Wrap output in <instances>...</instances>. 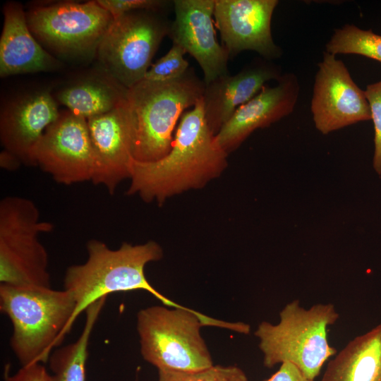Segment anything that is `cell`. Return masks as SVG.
Wrapping results in <instances>:
<instances>
[{
    "mask_svg": "<svg viewBox=\"0 0 381 381\" xmlns=\"http://www.w3.org/2000/svg\"><path fill=\"white\" fill-rule=\"evenodd\" d=\"M227 157L207 123L202 98L181 116L166 156L152 162L133 159L126 195L162 205L171 196L201 188L219 177Z\"/></svg>",
    "mask_w": 381,
    "mask_h": 381,
    "instance_id": "1",
    "label": "cell"
},
{
    "mask_svg": "<svg viewBox=\"0 0 381 381\" xmlns=\"http://www.w3.org/2000/svg\"><path fill=\"white\" fill-rule=\"evenodd\" d=\"M86 250V261L68 267L64 278V289L72 294L76 304L74 322L90 305L116 292L146 291L167 307L183 306L158 291L145 277L146 265L163 257L162 248L157 242L123 243L114 250L99 240L91 239L87 242Z\"/></svg>",
    "mask_w": 381,
    "mask_h": 381,
    "instance_id": "2",
    "label": "cell"
},
{
    "mask_svg": "<svg viewBox=\"0 0 381 381\" xmlns=\"http://www.w3.org/2000/svg\"><path fill=\"white\" fill-rule=\"evenodd\" d=\"M76 304L66 290L0 285V310L10 319V345L22 366L46 363L74 322Z\"/></svg>",
    "mask_w": 381,
    "mask_h": 381,
    "instance_id": "3",
    "label": "cell"
},
{
    "mask_svg": "<svg viewBox=\"0 0 381 381\" xmlns=\"http://www.w3.org/2000/svg\"><path fill=\"white\" fill-rule=\"evenodd\" d=\"M207 325L250 332L246 323L219 320L185 306H150L137 315L141 355L158 370L191 372L209 368L213 361L200 334V328Z\"/></svg>",
    "mask_w": 381,
    "mask_h": 381,
    "instance_id": "4",
    "label": "cell"
},
{
    "mask_svg": "<svg viewBox=\"0 0 381 381\" xmlns=\"http://www.w3.org/2000/svg\"><path fill=\"white\" fill-rule=\"evenodd\" d=\"M205 83L189 68L166 81L143 79L128 90L126 104L133 129L134 159L157 161L171 150L181 116L203 97Z\"/></svg>",
    "mask_w": 381,
    "mask_h": 381,
    "instance_id": "5",
    "label": "cell"
},
{
    "mask_svg": "<svg viewBox=\"0 0 381 381\" xmlns=\"http://www.w3.org/2000/svg\"><path fill=\"white\" fill-rule=\"evenodd\" d=\"M339 315L332 303H318L306 309L295 299L279 312V322H261L254 332L259 339L263 365L272 368L289 362L315 380L325 363L337 353L327 338V328Z\"/></svg>",
    "mask_w": 381,
    "mask_h": 381,
    "instance_id": "6",
    "label": "cell"
},
{
    "mask_svg": "<svg viewBox=\"0 0 381 381\" xmlns=\"http://www.w3.org/2000/svg\"><path fill=\"white\" fill-rule=\"evenodd\" d=\"M28 27L49 54L61 60L88 62L114 17L97 0L41 3L26 12Z\"/></svg>",
    "mask_w": 381,
    "mask_h": 381,
    "instance_id": "7",
    "label": "cell"
},
{
    "mask_svg": "<svg viewBox=\"0 0 381 381\" xmlns=\"http://www.w3.org/2000/svg\"><path fill=\"white\" fill-rule=\"evenodd\" d=\"M52 230L31 200L9 195L0 201L1 284L51 287L48 253L39 236Z\"/></svg>",
    "mask_w": 381,
    "mask_h": 381,
    "instance_id": "8",
    "label": "cell"
},
{
    "mask_svg": "<svg viewBox=\"0 0 381 381\" xmlns=\"http://www.w3.org/2000/svg\"><path fill=\"white\" fill-rule=\"evenodd\" d=\"M164 13H126L114 20L97 49V68L129 89L145 78L171 22Z\"/></svg>",
    "mask_w": 381,
    "mask_h": 381,
    "instance_id": "9",
    "label": "cell"
},
{
    "mask_svg": "<svg viewBox=\"0 0 381 381\" xmlns=\"http://www.w3.org/2000/svg\"><path fill=\"white\" fill-rule=\"evenodd\" d=\"M32 159L59 183L91 181L94 154L87 119L68 110L60 112L35 147Z\"/></svg>",
    "mask_w": 381,
    "mask_h": 381,
    "instance_id": "10",
    "label": "cell"
},
{
    "mask_svg": "<svg viewBox=\"0 0 381 381\" xmlns=\"http://www.w3.org/2000/svg\"><path fill=\"white\" fill-rule=\"evenodd\" d=\"M318 66L310 105L317 130L328 134L370 120L365 91L353 81L344 63L325 52Z\"/></svg>",
    "mask_w": 381,
    "mask_h": 381,
    "instance_id": "11",
    "label": "cell"
},
{
    "mask_svg": "<svg viewBox=\"0 0 381 381\" xmlns=\"http://www.w3.org/2000/svg\"><path fill=\"white\" fill-rule=\"evenodd\" d=\"M277 0H215L214 18L229 58L241 52H258L266 60L277 59L282 49L274 42L271 21Z\"/></svg>",
    "mask_w": 381,
    "mask_h": 381,
    "instance_id": "12",
    "label": "cell"
},
{
    "mask_svg": "<svg viewBox=\"0 0 381 381\" xmlns=\"http://www.w3.org/2000/svg\"><path fill=\"white\" fill-rule=\"evenodd\" d=\"M59 115L58 102L48 87L16 95L1 108L0 140L3 150L20 165L35 167L32 151L46 129Z\"/></svg>",
    "mask_w": 381,
    "mask_h": 381,
    "instance_id": "13",
    "label": "cell"
},
{
    "mask_svg": "<svg viewBox=\"0 0 381 381\" xmlns=\"http://www.w3.org/2000/svg\"><path fill=\"white\" fill-rule=\"evenodd\" d=\"M94 154L91 181L113 195L131 178L134 159L133 129L126 99L111 111L87 119Z\"/></svg>",
    "mask_w": 381,
    "mask_h": 381,
    "instance_id": "14",
    "label": "cell"
},
{
    "mask_svg": "<svg viewBox=\"0 0 381 381\" xmlns=\"http://www.w3.org/2000/svg\"><path fill=\"white\" fill-rule=\"evenodd\" d=\"M215 0H174V20L168 37L198 62L205 85L229 73V55L214 28Z\"/></svg>",
    "mask_w": 381,
    "mask_h": 381,
    "instance_id": "15",
    "label": "cell"
},
{
    "mask_svg": "<svg viewBox=\"0 0 381 381\" xmlns=\"http://www.w3.org/2000/svg\"><path fill=\"white\" fill-rule=\"evenodd\" d=\"M299 90L298 78L291 73L282 74L273 87L265 85L215 135L217 143L228 155L234 151L256 129L289 115L297 102Z\"/></svg>",
    "mask_w": 381,
    "mask_h": 381,
    "instance_id": "16",
    "label": "cell"
},
{
    "mask_svg": "<svg viewBox=\"0 0 381 381\" xmlns=\"http://www.w3.org/2000/svg\"><path fill=\"white\" fill-rule=\"evenodd\" d=\"M282 75L280 68L265 59L253 61L235 75H222L205 85L204 113L215 135L235 111L255 96L270 80Z\"/></svg>",
    "mask_w": 381,
    "mask_h": 381,
    "instance_id": "17",
    "label": "cell"
},
{
    "mask_svg": "<svg viewBox=\"0 0 381 381\" xmlns=\"http://www.w3.org/2000/svg\"><path fill=\"white\" fill-rule=\"evenodd\" d=\"M0 38V76L55 71L63 63L38 42L28 27L26 12L16 1L3 8Z\"/></svg>",
    "mask_w": 381,
    "mask_h": 381,
    "instance_id": "18",
    "label": "cell"
},
{
    "mask_svg": "<svg viewBox=\"0 0 381 381\" xmlns=\"http://www.w3.org/2000/svg\"><path fill=\"white\" fill-rule=\"evenodd\" d=\"M128 90L97 68L66 83L54 97L58 104L87 119L119 107L126 99Z\"/></svg>",
    "mask_w": 381,
    "mask_h": 381,
    "instance_id": "19",
    "label": "cell"
},
{
    "mask_svg": "<svg viewBox=\"0 0 381 381\" xmlns=\"http://www.w3.org/2000/svg\"><path fill=\"white\" fill-rule=\"evenodd\" d=\"M320 381H381V322L336 353Z\"/></svg>",
    "mask_w": 381,
    "mask_h": 381,
    "instance_id": "20",
    "label": "cell"
},
{
    "mask_svg": "<svg viewBox=\"0 0 381 381\" xmlns=\"http://www.w3.org/2000/svg\"><path fill=\"white\" fill-rule=\"evenodd\" d=\"M106 299L103 297L86 308L84 327L78 339L50 355L48 361L52 381H85L89 340Z\"/></svg>",
    "mask_w": 381,
    "mask_h": 381,
    "instance_id": "21",
    "label": "cell"
},
{
    "mask_svg": "<svg viewBox=\"0 0 381 381\" xmlns=\"http://www.w3.org/2000/svg\"><path fill=\"white\" fill-rule=\"evenodd\" d=\"M325 50L334 55H361L381 63V35L354 25H345L334 30Z\"/></svg>",
    "mask_w": 381,
    "mask_h": 381,
    "instance_id": "22",
    "label": "cell"
},
{
    "mask_svg": "<svg viewBox=\"0 0 381 381\" xmlns=\"http://www.w3.org/2000/svg\"><path fill=\"white\" fill-rule=\"evenodd\" d=\"M158 381H249L244 371L236 365H212L191 372L158 370Z\"/></svg>",
    "mask_w": 381,
    "mask_h": 381,
    "instance_id": "23",
    "label": "cell"
},
{
    "mask_svg": "<svg viewBox=\"0 0 381 381\" xmlns=\"http://www.w3.org/2000/svg\"><path fill=\"white\" fill-rule=\"evenodd\" d=\"M186 54L181 47L172 44L168 52L151 65L144 79L166 81L180 78L190 68L184 58Z\"/></svg>",
    "mask_w": 381,
    "mask_h": 381,
    "instance_id": "24",
    "label": "cell"
},
{
    "mask_svg": "<svg viewBox=\"0 0 381 381\" xmlns=\"http://www.w3.org/2000/svg\"><path fill=\"white\" fill-rule=\"evenodd\" d=\"M374 126L373 167L381 175V80L369 84L365 90Z\"/></svg>",
    "mask_w": 381,
    "mask_h": 381,
    "instance_id": "25",
    "label": "cell"
},
{
    "mask_svg": "<svg viewBox=\"0 0 381 381\" xmlns=\"http://www.w3.org/2000/svg\"><path fill=\"white\" fill-rule=\"evenodd\" d=\"M114 17L135 11H148L164 13L173 1L166 0H97Z\"/></svg>",
    "mask_w": 381,
    "mask_h": 381,
    "instance_id": "26",
    "label": "cell"
},
{
    "mask_svg": "<svg viewBox=\"0 0 381 381\" xmlns=\"http://www.w3.org/2000/svg\"><path fill=\"white\" fill-rule=\"evenodd\" d=\"M9 365L4 371V381H52L51 375L41 363L22 366L14 375L9 373Z\"/></svg>",
    "mask_w": 381,
    "mask_h": 381,
    "instance_id": "27",
    "label": "cell"
},
{
    "mask_svg": "<svg viewBox=\"0 0 381 381\" xmlns=\"http://www.w3.org/2000/svg\"><path fill=\"white\" fill-rule=\"evenodd\" d=\"M263 381H314L308 378L293 363L285 362L280 365L278 370Z\"/></svg>",
    "mask_w": 381,
    "mask_h": 381,
    "instance_id": "28",
    "label": "cell"
}]
</instances>
